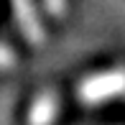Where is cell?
<instances>
[{"label": "cell", "instance_id": "obj_4", "mask_svg": "<svg viewBox=\"0 0 125 125\" xmlns=\"http://www.w3.org/2000/svg\"><path fill=\"white\" fill-rule=\"evenodd\" d=\"M15 61H18L15 51L8 43H0V69H10V66H15Z\"/></svg>", "mask_w": 125, "mask_h": 125}, {"label": "cell", "instance_id": "obj_3", "mask_svg": "<svg viewBox=\"0 0 125 125\" xmlns=\"http://www.w3.org/2000/svg\"><path fill=\"white\" fill-rule=\"evenodd\" d=\"M59 110H61V102L56 97V92L46 89V92L33 97L26 115V125H54L59 117Z\"/></svg>", "mask_w": 125, "mask_h": 125}, {"label": "cell", "instance_id": "obj_1", "mask_svg": "<svg viewBox=\"0 0 125 125\" xmlns=\"http://www.w3.org/2000/svg\"><path fill=\"white\" fill-rule=\"evenodd\" d=\"M123 94H125V66H115V69H107V72L89 74L77 87V97L89 107L105 105V102H110L115 97H123Z\"/></svg>", "mask_w": 125, "mask_h": 125}, {"label": "cell", "instance_id": "obj_2", "mask_svg": "<svg viewBox=\"0 0 125 125\" xmlns=\"http://www.w3.org/2000/svg\"><path fill=\"white\" fill-rule=\"evenodd\" d=\"M10 5H13V18H15V23H18L26 41L28 43H43L46 41V31H43L36 3L33 0H10Z\"/></svg>", "mask_w": 125, "mask_h": 125}, {"label": "cell", "instance_id": "obj_5", "mask_svg": "<svg viewBox=\"0 0 125 125\" xmlns=\"http://www.w3.org/2000/svg\"><path fill=\"white\" fill-rule=\"evenodd\" d=\"M43 5H46V13L54 15V18L66 15V0H43Z\"/></svg>", "mask_w": 125, "mask_h": 125}]
</instances>
